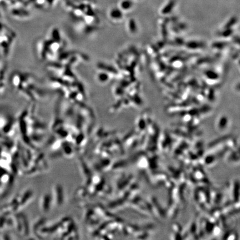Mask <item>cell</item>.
Instances as JSON below:
<instances>
[{
    "label": "cell",
    "mask_w": 240,
    "mask_h": 240,
    "mask_svg": "<svg viewBox=\"0 0 240 240\" xmlns=\"http://www.w3.org/2000/svg\"><path fill=\"white\" fill-rule=\"evenodd\" d=\"M96 79L99 83L101 84H105L109 81V75L106 72H102V71H100L96 74Z\"/></svg>",
    "instance_id": "6da1fadb"
},
{
    "label": "cell",
    "mask_w": 240,
    "mask_h": 240,
    "mask_svg": "<svg viewBox=\"0 0 240 240\" xmlns=\"http://www.w3.org/2000/svg\"><path fill=\"white\" fill-rule=\"evenodd\" d=\"M122 12L120 10L117 8H113L109 12V16L112 20H119L122 17Z\"/></svg>",
    "instance_id": "7a4b0ae2"
},
{
    "label": "cell",
    "mask_w": 240,
    "mask_h": 240,
    "mask_svg": "<svg viewBox=\"0 0 240 240\" xmlns=\"http://www.w3.org/2000/svg\"><path fill=\"white\" fill-rule=\"evenodd\" d=\"M132 6V3L131 1L125 0L121 3V8L124 10H128Z\"/></svg>",
    "instance_id": "3957f363"
}]
</instances>
